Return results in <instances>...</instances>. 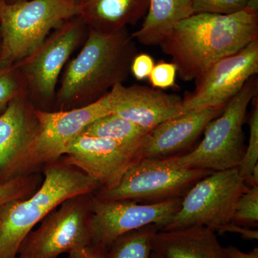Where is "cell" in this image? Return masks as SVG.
Masks as SVG:
<instances>
[{
    "label": "cell",
    "instance_id": "cell-23",
    "mask_svg": "<svg viewBox=\"0 0 258 258\" xmlns=\"http://www.w3.org/2000/svg\"><path fill=\"white\" fill-rule=\"evenodd\" d=\"M249 139L244 155L237 166L239 174L246 180L258 165V103L254 105L249 119Z\"/></svg>",
    "mask_w": 258,
    "mask_h": 258
},
{
    "label": "cell",
    "instance_id": "cell-15",
    "mask_svg": "<svg viewBox=\"0 0 258 258\" xmlns=\"http://www.w3.org/2000/svg\"><path fill=\"white\" fill-rule=\"evenodd\" d=\"M225 106L191 110L151 129L141 144V159L174 157L191 145L208 123L222 113Z\"/></svg>",
    "mask_w": 258,
    "mask_h": 258
},
{
    "label": "cell",
    "instance_id": "cell-34",
    "mask_svg": "<svg viewBox=\"0 0 258 258\" xmlns=\"http://www.w3.org/2000/svg\"><path fill=\"white\" fill-rule=\"evenodd\" d=\"M151 258H164V257H161V256L159 255V254L155 253V252H152V256H151Z\"/></svg>",
    "mask_w": 258,
    "mask_h": 258
},
{
    "label": "cell",
    "instance_id": "cell-29",
    "mask_svg": "<svg viewBox=\"0 0 258 258\" xmlns=\"http://www.w3.org/2000/svg\"><path fill=\"white\" fill-rule=\"evenodd\" d=\"M216 232H218L219 234H225L227 232L238 234L242 239L245 240H257L258 239V231L257 230H251L249 227L237 225L232 222L222 226Z\"/></svg>",
    "mask_w": 258,
    "mask_h": 258
},
{
    "label": "cell",
    "instance_id": "cell-28",
    "mask_svg": "<svg viewBox=\"0 0 258 258\" xmlns=\"http://www.w3.org/2000/svg\"><path fill=\"white\" fill-rule=\"evenodd\" d=\"M154 64L152 56L147 53L137 54L132 60L131 74L138 81L148 79Z\"/></svg>",
    "mask_w": 258,
    "mask_h": 258
},
{
    "label": "cell",
    "instance_id": "cell-30",
    "mask_svg": "<svg viewBox=\"0 0 258 258\" xmlns=\"http://www.w3.org/2000/svg\"><path fill=\"white\" fill-rule=\"evenodd\" d=\"M106 252V249L90 244L70 252L69 258H107Z\"/></svg>",
    "mask_w": 258,
    "mask_h": 258
},
{
    "label": "cell",
    "instance_id": "cell-18",
    "mask_svg": "<svg viewBox=\"0 0 258 258\" xmlns=\"http://www.w3.org/2000/svg\"><path fill=\"white\" fill-rule=\"evenodd\" d=\"M149 0H78L79 16L90 30L112 33L136 25L147 15Z\"/></svg>",
    "mask_w": 258,
    "mask_h": 258
},
{
    "label": "cell",
    "instance_id": "cell-24",
    "mask_svg": "<svg viewBox=\"0 0 258 258\" xmlns=\"http://www.w3.org/2000/svg\"><path fill=\"white\" fill-rule=\"evenodd\" d=\"M232 223L244 227H257L258 224V186H249L236 204Z\"/></svg>",
    "mask_w": 258,
    "mask_h": 258
},
{
    "label": "cell",
    "instance_id": "cell-1",
    "mask_svg": "<svg viewBox=\"0 0 258 258\" xmlns=\"http://www.w3.org/2000/svg\"><path fill=\"white\" fill-rule=\"evenodd\" d=\"M137 55L128 29L112 33L88 29L81 50L61 74L52 111L75 109L101 99L126 81Z\"/></svg>",
    "mask_w": 258,
    "mask_h": 258
},
{
    "label": "cell",
    "instance_id": "cell-9",
    "mask_svg": "<svg viewBox=\"0 0 258 258\" xmlns=\"http://www.w3.org/2000/svg\"><path fill=\"white\" fill-rule=\"evenodd\" d=\"M111 113L108 93L91 104L75 109L42 111L36 108V134L17 166L13 177L30 174L40 166L58 161L83 129Z\"/></svg>",
    "mask_w": 258,
    "mask_h": 258
},
{
    "label": "cell",
    "instance_id": "cell-25",
    "mask_svg": "<svg viewBox=\"0 0 258 258\" xmlns=\"http://www.w3.org/2000/svg\"><path fill=\"white\" fill-rule=\"evenodd\" d=\"M24 93H26L25 85L18 69L15 66H0V112L3 113L12 100Z\"/></svg>",
    "mask_w": 258,
    "mask_h": 258
},
{
    "label": "cell",
    "instance_id": "cell-13",
    "mask_svg": "<svg viewBox=\"0 0 258 258\" xmlns=\"http://www.w3.org/2000/svg\"><path fill=\"white\" fill-rule=\"evenodd\" d=\"M64 156L66 162L96 181L99 189H110L140 160V146L79 135Z\"/></svg>",
    "mask_w": 258,
    "mask_h": 258
},
{
    "label": "cell",
    "instance_id": "cell-26",
    "mask_svg": "<svg viewBox=\"0 0 258 258\" xmlns=\"http://www.w3.org/2000/svg\"><path fill=\"white\" fill-rule=\"evenodd\" d=\"M248 0H193L194 14L232 15L243 11Z\"/></svg>",
    "mask_w": 258,
    "mask_h": 258
},
{
    "label": "cell",
    "instance_id": "cell-33",
    "mask_svg": "<svg viewBox=\"0 0 258 258\" xmlns=\"http://www.w3.org/2000/svg\"><path fill=\"white\" fill-rule=\"evenodd\" d=\"M245 10L258 14V0H248Z\"/></svg>",
    "mask_w": 258,
    "mask_h": 258
},
{
    "label": "cell",
    "instance_id": "cell-2",
    "mask_svg": "<svg viewBox=\"0 0 258 258\" xmlns=\"http://www.w3.org/2000/svg\"><path fill=\"white\" fill-rule=\"evenodd\" d=\"M258 40V14L200 13L180 22L161 42L184 81H195L214 63Z\"/></svg>",
    "mask_w": 258,
    "mask_h": 258
},
{
    "label": "cell",
    "instance_id": "cell-22",
    "mask_svg": "<svg viewBox=\"0 0 258 258\" xmlns=\"http://www.w3.org/2000/svg\"><path fill=\"white\" fill-rule=\"evenodd\" d=\"M38 177L32 174L14 176L0 183V208L5 204L30 196L37 189Z\"/></svg>",
    "mask_w": 258,
    "mask_h": 258
},
{
    "label": "cell",
    "instance_id": "cell-17",
    "mask_svg": "<svg viewBox=\"0 0 258 258\" xmlns=\"http://www.w3.org/2000/svg\"><path fill=\"white\" fill-rule=\"evenodd\" d=\"M152 247L164 258H228L215 231L202 226L159 230L153 237Z\"/></svg>",
    "mask_w": 258,
    "mask_h": 258
},
{
    "label": "cell",
    "instance_id": "cell-36",
    "mask_svg": "<svg viewBox=\"0 0 258 258\" xmlns=\"http://www.w3.org/2000/svg\"><path fill=\"white\" fill-rule=\"evenodd\" d=\"M0 47H1V32H0Z\"/></svg>",
    "mask_w": 258,
    "mask_h": 258
},
{
    "label": "cell",
    "instance_id": "cell-12",
    "mask_svg": "<svg viewBox=\"0 0 258 258\" xmlns=\"http://www.w3.org/2000/svg\"><path fill=\"white\" fill-rule=\"evenodd\" d=\"M258 74V40L220 59L197 78L193 92L183 98L185 111L226 106Z\"/></svg>",
    "mask_w": 258,
    "mask_h": 258
},
{
    "label": "cell",
    "instance_id": "cell-4",
    "mask_svg": "<svg viewBox=\"0 0 258 258\" xmlns=\"http://www.w3.org/2000/svg\"><path fill=\"white\" fill-rule=\"evenodd\" d=\"M76 16L78 0H0V66H16L54 30Z\"/></svg>",
    "mask_w": 258,
    "mask_h": 258
},
{
    "label": "cell",
    "instance_id": "cell-7",
    "mask_svg": "<svg viewBox=\"0 0 258 258\" xmlns=\"http://www.w3.org/2000/svg\"><path fill=\"white\" fill-rule=\"evenodd\" d=\"M212 172L206 169H177L165 159L145 158L131 166L115 186L100 189L94 196L103 201L161 203L184 198L194 184Z\"/></svg>",
    "mask_w": 258,
    "mask_h": 258
},
{
    "label": "cell",
    "instance_id": "cell-5",
    "mask_svg": "<svg viewBox=\"0 0 258 258\" xmlns=\"http://www.w3.org/2000/svg\"><path fill=\"white\" fill-rule=\"evenodd\" d=\"M257 79L251 78L226 104L223 111L205 128L196 149L181 155L165 158L177 169L212 171L237 168L244 155L243 123L249 103L257 96Z\"/></svg>",
    "mask_w": 258,
    "mask_h": 258
},
{
    "label": "cell",
    "instance_id": "cell-10",
    "mask_svg": "<svg viewBox=\"0 0 258 258\" xmlns=\"http://www.w3.org/2000/svg\"><path fill=\"white\" fill-rule=\"evenodd\" d=\"M91 195L70 198L51 212L27 236L17 258H58L91 244Z\"/></svg>",
    "mask_w": 258,
    "mask_h": 258
},
{
    "label": "cell",
    "instance_id": "cell-21",
    "mask_svg": "<svg viewBox=\"0 0 258 258\" xmlns=\"http://www.w3.org/2000/svg\"><path fill=\"white\" fill-rule=\"evenodd\" d=\"M160 226L152 224L126 232L106 249L107 258H151L153 237Z\"/></svg>",
    "mask_w": 258,
    "mask_h": 258
},
{
    "label": "cell",
    "instance_id": "cell-8",
    "mask_svg": "<svg viewBox=\"0 0 258 258\" xmlns=\"http://www.w3.org/2000/svg\"><path fill=\"white\" fill-rule=\"evenodd\" d=\"M248 188L237 168L213 171L193 185L179 210L160 230L202 226L216 232L232 221L236 204Z\"/></svg>",
    "mask_w": 258,
    "mask_h": 258
},
{
    "label": "cell",
    "instance_id": "cell-14",
    "mask_svg": "<svg viewBox=\"0 0 258 258\" xmlns=\"http://www.w3.org/2000/svg\"><path fill=\"white\" fill-rule=\"evenodd\" d=\"M111 113L150 131L186 113L183 98L142 85L118 84L108 93Z\"/></svg>",
    "mask_w": 258,
    "mask_h": 258
},
{
    "label": "cell",
    "instance_id": "cell-19",
    "mask_svg": "<svg viewBox=\"0 0 258 258\" xmlns=\"http://www.w3.org/2000/svg\"><path fill=\"white\" fill-rule=\"evenodd\" d=\"M193 15V0H149L145 20L132 37L148 46L160 45L178 23Z\"/></svg>",
    "mask_w": 258,
    "mask_h": 258
},
{
    "label": "cell",
    "instance_id": "cell-6",
    "mask_svg": "<svg viewBox=\"0 0 258 258\" xmlns=\"http://www.w3.org/2000/svg\"><path fill=\"white\" fill-rule=\"evenodd\" d=\"M88 33V27L79 16L70 19L15 66L23 79L28 99L37 109L52 111L61 74Z\"/></svg>",
    "mask_w": 258,
    "mask_h": 258
},
{
    "label": "cell",
    "instance_id": "cell-16",
    "mask_svg": "<svg viewBox=\"0 0 258 258\" xmlns=\"http://www.w3.org/2000/svg\"><path fill=\"white\" fill-rule=\"evenodd\" d=\"M37 128L36 108L26 93L15 97L0 114V183L13 177Z\"/></svg>",
    "mask_w": 258,
    "mask_h": 258
},
{
    "label": "cell",
    "instance_id": "cell-11",
    "mask_svg": "<svg viewBox=\"0 0 258 258\" xmlns=\"http://www.w3.org/2000/svg\"><path fill=\"white\" fill-rule=\"evenodd\" d=\"M182 198L143 204L131 200L103 201L91 195V244L106 249L119 236L155 224L160 230L179 210Z\"/></svg>",
    "mask_w": 258,
    "mask_h": 258
},
{
    "label": "cell",
    "instance_id": "cell-31",
    "mask_svg": "<svg viewBox=\"0 0 258 258\" xmlns=\"http://www.w3.org/2000/svg\"><path fill=\"white\" fill-rule=\"evenodd\" d=\"M225 254L228 258H258V248L254 247L249 252H244L233 245L224 247Z\"/></svg>",
    "mask_w": 258,
    "mask_h": 258
},
{
    "label": "cell",
    "instance_id": "cell-27",
    "mask_svg": "<svg viewBox=\"0 0 258 258\" xmlns=\"http://www.w3.org/2000/svg\"><path fill=\"white\" fill-rule=\"evenodd\" d=\"M176 75L177 68L175 64L162 61L154 64L148 79L153 88L166 89L174 86Z\"/></svg>",
    "mask_w": 258,
    "mask_h": 258
},
{
    "label": "cell",
    "instance_id": "cell-32",
    "mask_svg": "<svg viewBox=\"0 0 258 258\" xmlns=\"http://www.w3.org/2000/svg\"><path fill=\"white\" fill-rule=\"evenodd\" d=\"M244 182L248 186H258V165L255 166L254 170Z\"/></svg>",
    "mask_w": 258,
    "mask_h": 258
},
{
    "label": "cell",
    "instance_id": "cell-20",
    "mask_svg": "<svg viewBox=\"0 0 258 258\" xmlns=\"http://www.w3.org/2000/svg\"><path fill=\"white\" fill-rule=\"evenodd\" d=\"M149 132L114 113L102 116L83 129L81 135L111 139L132 145L140 146Z\"/></svg>",
    "mask_w": 258,
    "mask_h": 258
},
{
    "label": "cell",
    "instance_id": "cell-35",
    "mask_svg": "<svg viewBox=\"0 0 258 258\" xmlns=\"http://www.w3.org/2000/svg\"><path fill=\"white\" fill-rule=\"evenodd\" d=\"M5 1L8 2V3H16V2L23 1V0H5Z\"/></svg>",
    "mask_w": 258,
    "mask_h": 258
},
{
    "label": "cell",
    "instance_id": "cell-3",
    "mask_svg": "<svg viewBox=\"0 0 258 258\" xmlns=\"http://www.w3.org/2000/svg\"><path fill=\"white\" fill-rule=\"evenodd\" d=\"M45 166L43 181L35 192L0 208V258H17L34 227L66 200L99 189L96 181L66 161Z\"/></svg>",
    "mask_w": 258,
    "mask_h": 258
}]
</instances>
